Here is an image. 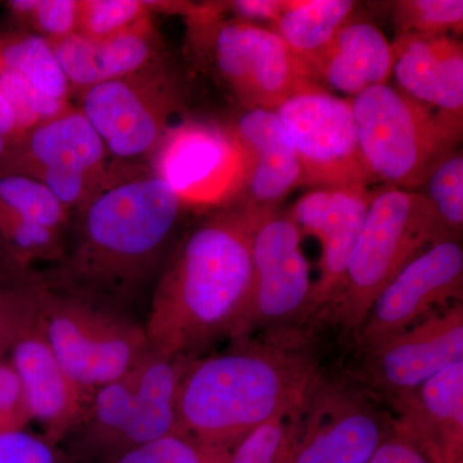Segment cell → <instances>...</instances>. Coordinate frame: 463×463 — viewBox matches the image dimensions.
Masks as SVG:
<instances>
[{"label": "cell", "mask_w": 463, "mask_h": 463, "mask_svg": "<svg viewBox=\"0 0 463 463\" xmlns=\"http://www.w3.org/2000/svg\"><path fill=\"white\" fill-rule=\"evenodd\" d=\"M125 166L80 209L47 288L138 317L167 259L184 203L152 172Z\"/></svg>", "instance_id": "obj_1"}, {"label": "cell", "mask_w": 463, "mask_h": 463, "mask_svg": "<svg viewBox=\"0 0 463 463\" xmlns=\"http://www.w3.org/2000/svg\"><path fill=\"white\" fill-rule=\"evenodd\" d=\"M259 210L246 201L225 207L170 252L143 321L152 350L197 359L219 341L239 337L251 294V234Z\"/></svg>", "instance_id": "obj_2"}, {"label": "cell", "mask_w": 463, "mask_h": 463, "mask_svg": "<svg viewBox=\"0 0 463 463\" xmlns=\"http://www.w3.org/2000/svg\"><path fill=\"white\" fill-rule=\"evenodd\" d=\"M319 374L306 331L279 328L232 340L221 354L194 359L176 392V431L230 452L259 426L291 416Z\"/></svg>", "instance_id": "obj_3"}, {"label": "cell", "mask_w": 463, "mask_h": 463, "mask_svg": "<svg viewBox=\"0 0 463 463\" xmlns=\"http://www.w3.org/2000/svg\"><path fill=\"white\" fill-rule=\"evenodd\" d=\"M444 241L458 240L441 223L422 192L392 187L373 191L345 277L321 315L355 334L381 292L405 265Z\"/></svg>", "instance_id": "obj_4"}, {"label": "cell", "mask_w": 463, "mask_h": 463, "mask_svg": "<svg viewBox=\"0 0 463 463\" xmlns=\"http://www.w3.org/2000/svg\"><path fill=\"white\" fill-rule=\"evenodd\" d=\"M194 359L151 350L136 367L94 392L80 422L61 444L72 463H115L176 431V392Z\"/></svg>", "instance_id": "obj_5"}, {"label": "cell", "mask_w": 463, "mask_h": 463, "mask_svg": "<svg viewBox=\"0 0 463 463\" xmlns=\"http://www.w3.org/2000/svg\"><path fill=\"white\" fill-rule=\"evenodd\" d=\"M350 102L364 165L383 187L419 191L458 149L461 116L429 108L399 88L376 85Z\"/></svg>", "instance_id": "obj_6"}, {"label": "cell", "mask_w": 463, "mask_h": 463, "mask_svg": "<svg viewBox=\"0 0 463 463\" xmlns=\"http://www.w3.org/2000/svg\"><path fill=\"white\" fill-rule=\"evenodd\" d=\"M36 321L66 373L91 392L129 373L152 350L138 317L43 281Z\"/></svg>", "instance_id": "obj_7"}, {"label": "cell", "mask_w": 463, "mask_h": 463, "mask_svg": "<svg viewBox=\"0 0 463 463\" xmlns=\"http://www.w3.org/2000/svg\"><path fill=\"white\" fill-rule=\"evenodd\" d=\"M288 422L292 463H368L392 430L373 392L321 373Z\"/></svg>", "instance_id": "obj_8"}, {"label": "cell", "mask_w": 463, "mask_h": 463, "mask_svg": "<svg viewBox=\"0 0 463 463\" xmlns=\"http://www.w3.org/2000/svg\"><path fill=\"white\" fill-rule=\"evenodd\" d=\"M109 157L83 112L70 108L18 138L0 163V173L42 182L72 213L127 165L111 167Z\"/></svg>", "instance_id": "obj_9"}, {"label": "cell", "mask_w": 463, "mask_h": 463, "mask_svg": "<svg viewBox=\"0 0 463 463\" xmlns=\"http://www.w3.org/2000/svg\"><path fill=\"white\" fill-rule=\"evenodd\" d=\"M181 108V90L163 61L80 93V109L109 155L137 165L151 158Z\"/></svg>", "instance_id": "obj_10"}, {"label": "cell", "mask_w": 463, "mask_h": 463, "mask_svg": "<svg viewBox=\"0 0 463 463\" xmlns=\"http://www.w3.org/2000/svg\"><path fill=\"white\" fill-rule=\"evenodd\" d=\"M301 236L291 216L260 206L251 234V294L237 339L310 319L313 283Z\"/></svg>", "instance_id": "obj_11"}, {"label": "cell", "mask_w": 463, "mask_h": 463, "mask_svg": "<svg viewBox=\"0 0 463 463\" xmlns=\"http://www.w3.org/2000/svg\"><path fill=\"white\" fill-rule=\"evenodd\" d=\"M212 33L216 70L246 109L276 111L307 91L322 90L306 61L281 36L248 21H219Z\"/></svg>", "instance_id": "obj_12"}, {"label": "cell", "mask_w": 463, "mask_h": 463, "mask_svg": "<svg viewBox=\"0 0 463 463\" xmlns=\"http://www.w3.org/2000/svg\"><path fill=\"white\" fill-rule=\"evenodd\" d=\"M276 114L297 154L303 184L315 188L370 187L350 99L327 90L307 91Z\"/></svg>", "instance_id": "obj_13"}, {"label": "cell", "mask_w": 463, "mask_h": 463, "mask_svg": "<svg viewBox=\"0 0 463 463\" xmlns=\"http://www.w3.org/2000/svg\"><path fill=\"white\" fill-rule=\"evenodd\" d=\"M155 175L184 206H219L243 194L249 160L230 128L187 121L170 128L151 156Z\"/></svg>", "instance_id": "obj_14"}, {"label": "cell", "mask_w": 463, "mask_h": 463, "mask_svg": "<svg viewBox=\"0 0 463 463\" xmlns=\"http://www.w3.org/2000/svg\"><path fill=\"white\" fill-rule=\"evenodd\" d=\"M463 250L459 241L432 245L383 288L359 330L361 349L407 330L439 310L461 303Z\"/></svg>", "instance_id": "obj_15"}, {"label": "cell", "mask_w": 463, "mask_h": 463, "mask_svg": "<svg viewBox=\"0 0 463 463\" xmlns=\"http://www.w3.org/2000/svg\"><path fill=\"white\" fill-rule=\"evenodd\" d=\"M362 352L364 380L373 392L392 401L419 388L448 365L463 362L462 301Z\"/></svg>", "instance_id": "obj_16"}, {"label": "cell", "mask_w": 463, "mask_h": 463, "mask_svg": "<svg viewBox=\"0 0 463 463\" xmlns=\"http://www.w3.org/2000/svg\"><path fill=\"white\" fill-rule=\"evenodd\" d=\"M373 191L370 187L315 188L292 207V221L301 233L321 243L319 277L313 283L309 317L325 310L339 291L361 236Z\"/></svg>", "instance_id": "obj_17"}, {"label": "cell", "mask_w": 463, "mask_h": 463, "mask_svg": "<svg viewBox=\"0 0 463 463\" xmlns=\"http://www.w3.org/2000/svg\"><path fill=\"white\" fill-rule=\"evenodd\" d=\"M8 359L23 386L33 421L41 423L45 439L61 446L80 422L94 392L66 373L36 319L18 337Z\"/></svg>", "instance_id": "obj_18"}, {"label": "cell", "mask_w": 463, "mask_h": 463, "mask_svg": "<svg viewBox=\"0 0 463 463\" xmlns=\"http://www.w3.org/2000/svg\"><path fill=\"white\" fill-rule=\"evenodd\" d=\"M389 402L395 431L434 463H463V362Z\"/></svg>", "instance_id": "obj_19"}, {"label": "cell", "mask_w": 463, "mask_h": 463, "mask_svg": "<svg viewBox=\"0 0 463 463\" xmlns=\"http://www.w3.org/2000/svg\"><path fill=\"white\" fill-rule=\"evenodd\" d=\"M51 44L70 87L79 93L161 61L160 39L151 18L111 38L90 39L75 33Z\"/></svg>", "instance_id": "obj_20"}, {"label": "cell", "mask_w": 463, "mask_h": 463, "mask_svg": "<svg viewBox=\"0 0 463 463\" xmlns=\"http://www.w3.org/2000/svg\"><path fill=\"white\" fill-rule=\"evenodd\" d=\"M399 90L423 105L463 114V48L457 36H414L392 43Z\"/></svg>", "instance_id": "obj_21"}, {"label": "cell", "mask_w": 463, "mask_h": 463, "mask_svg": "<svg viewBox=\"0 0 463 463\" xmlns=\"http://www.w3.org/2000/svg\"><path fill=\"white\" fill-rule=\"evenodd\" d=\"M230 130L248 155L246 203L273 206L289 191L303 185L297 154L276 111L245 109Z\"/></svg>", "instance_id": "obj_22"}, {"label": "cell", "mask_w": 463, "mask_h": 463, "mask_svg": "<svg viewBox=\"0 0 463 463\" xmlns=\"http://www.w3.org/2000/svg\"><path fill=\"white\" fill-rule=\"evenodd\" d=\"M394 47L370 21H347L330 44L309 63L319 85L355 97L388 84L394 67Z\"/></svg>", "instance_id": "obj_23"}, {"label": "cell", "mask_w": 463, "mask_h": 463, "mask_svg": "<svg viewBox=\"0 0 463 463\" xmlns=\"http://www.w3.org/2000/svg\"><path fill=\"white\" fill-rule=\"evenodd\" d=\"M355 9L356 3L352 0H291L273 30L309 66L341 27L354 17Z\"/></svg>", "instance_id": "obj_24"}, {"label": "cell", "mask_w": 463, "mask_h": 463, "mask_svg": "<svg viewBox=\"0 0 463 463\" xmlns=\"http://www.w3.org/2000/svg\"><path fill=\"white\" fill-rule=\"evenodd\" d=\"M0 67L11 70L45 96L69 102L70 87L51 42L39 33L14 36L0 45Z\"/></svg>", "instance_id": "obj_25"}, {"label": "cell", "mask_w": 463, "mask_h": 463, "mask_svg": "<svg viewBox=\"0 0 463 463\" xmlns=\"http://www.w3.org/2000/svg\"><path fill=\"white\" fill-rule=\"evenodd\" d=\"M0 215L65 232L71 213L42 182L21 174L0 173Z\"/></svg>", "instance_id": "obj_26"}, {"label": "cell", "mask_w": 463, "mask_h": 463, "mask_svg": "<svg viewBox=\"0 0 463 463\" xmlns=\"http://www.w3.org/2000/svg\"><path fill=\"white\" fill-rule=\"evenodd\" d=\"M41 288L39 274L5 265L0 274V361L35 321Z\"/></svg>", "instance_id": "obj_27"}, {"label": "cell", "mask_w": 463, "mask_h": 463, "mask_svg": "<svg viewBox=\"0 0 463 463\" xmlns=\"http://www.w3.org/2000/svg\"><path fill=\"white\" fill-rule=\"evenodd\" d=\"M397 38L461 35L462 0H401L392 5Z\"/></svg>", "instance_id": "obj_28"}, {"label": "cell", "mask_w": 463, "mask_h": 463, "mask_svg": "<svg viewBox=\"0 0 463 463\" xmlns=\"http://www.w3.org/2000/svg\"><path fill=\"white\" fill-rule=\"evenodd\" d=\"M0 93L14 112L18 138L70 109L69 102L45 96L23 76L0 67Z\"/></svg>", "instance_id": "obj_29"}, {"label": "cell", "mask_w": 463, "mask_h": 463, "mask_svg": "<svg viewBox=\"0 0 463 463\" xmlns=\"http://www.w3.org/2000/svg\"><path fill=\"white\" fill-rule=\"evenodd\" d=\"M426 199L441 223L446 225L455 239L459 240L463 228V156L462 152H452L429 175L423 187Z\"/></svg>", "instance_id": "obj_30"}, {"label": "cell", "mask_w": 463, "mask_h": 463, "mask_svg": "<svg viewBox=\"0 0 463 463\" xmlns=\"http://www.w3.org/2000/svg\"><path fill=\"white\" fill-rule=\"evenodd\" d=\"M149 7L137 0H79L78 33L106 39L149 20Z\"/></svg>", "instance_id": "obj_31"}, {"label": "cell", "mask_w": 463, "mask_h": 463, "mask_svg": "<svg viewBox=\"0 0 463 463\" xmlns=\"http://www.w3.org/2000/svg\"><path fill=\"white\" fill-rule=\"evenodd\" d=\"M288 417L272 420L246 435L227 463H292Z\"/></svg>", "instance_id": "obj_32"}, {"label": "cell", "mask_w": 463, "mask_h": 463, "mask_svg": "<svg viewBox=\"0 0 463 463\" xmlns=\"http://www.w3.org/2000/svg\"><path fill=\"white\" fill-rule=\"evenodd\" d=\"M9 7L48 41L78 33L79 0H14L9 2Z\"/></svg>", "instance_id": "obj_33"}, {"label": "cell", "mask_w": 463, "mask_h": 463, "mask_svg": "<svg viewBox=\"0 0 463 463\" xmlns=\"http://www.w3.org/2000/svg\"><path fill=\"white\" fill-rule=\"evenodd\" d=\"M219 453L175 431L125 453L115 463H214Z\"/></svg>", "instance_id": "obj_34"}, {"label": "cell", "mask_w": 463, "mask_h": 463, "mask_svg": "<svg viewBox=\"0 0 463 463\" xmlns=\"http://www.w3.org/2000/svg\"><path fill=\"white\" fill-rule=\"evenodd\" d=\"M0 463H72L62 446L23 430L0 435Z\"/></svg>", "instance_id": "obj_35"}, {"label": "cell", "mask_w": 463, "mask_h": 463, "mask_svg": "<svg viewBox=\"0 0 463 463\" xmlns=\"http://www.w3.org/2000/svg\"><path fill=\"white\" fill-rule=\"evenodd\" d=\"M32 421L23 386L7 356L0 361V435L23 430Z\"/></svg>", "instance_id": "obj_36"}, {"label": "cell", "mask_w": 463, "mask_h": 463, "mask_svg": "<svg viewBox=\"0 0 463 463\" xmlns=\"http://www.w3.org/2000/svg\"><path fill=\"white\" fill-rule=\"evenodd\" d=\"M368 463H434L410 439L392 429Z\"/></svg>", "instance_id": "obj_37"}, {"label": "cell", "mask_w": 463, "mask_h": 463, "mask_svg": "<svg viewBox=\"0 0 463 463\" xmlns=\"http://www.w3.org/2000/svg\"><path fill=\"white\" fill-rule=\"evenodd\" d=\"M222 8L231 9L239 20L255 24V21L274 24L291 5V0H237L222 3Z\"/></svg>", "instance_id": "obj_38"}, {"label": "cell", "mask_w": 463, "mask_h": 463, "mask_svg": "<svg viewBox=\"0 0 463 463\" xmlns=\"http://www.w3.org/2000/svg\"><path fill=\"white\" fill-rule=\"evenodd\" d=\"M18 139L16 121L8 100L0 93V163Z\"/></svg>", "instance_id": "obj_39"}, {"label": "cell", "mask_w": 463, "mask_h": 463, "mask_svg": "<svg viewBox=\"0 0 463 463\" xmlns=\"http://www.w3.org/2000/svg\"><path fill=\"white\" fill-rule=\"evenodd\" d=\"M228 453L230 452H221L218 456H216L214 463H227L228 462Z\"/></svg>", "instance_id": "obj_40"}]
</instances>
